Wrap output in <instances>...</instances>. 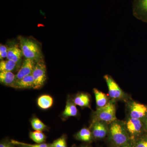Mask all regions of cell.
I'll return each instance as SVG.
<instances>
[{
  "instance_id": "cell-1",
  "label": "cell",
  "mask_w": 147,
  "mask_h": 147,
  "mask_svg": "<svg viewBox=\"0 0 147 147\" xmlns=\"http://www.w3.org/2000/svg\"><path fill=\"white\" fill-rule=\"evenodd\" d=\"M108 135L115 147L121 146L131 142L123 121L117 119L108 125Z\"/></svg>"
},
{
  "instance_id": "cell-2",
  "label": "cell",
  "mask_w": 147,
  "mask_h": 147,
  "mask_svg": "<svg viewBox=\"0 0 147 147\" xmlns=\"http://www.w3.org/2000/svg\"><path fill=\"white\" fill-rule=\"evenodd\" d=\"M19 40L22 54L25 58L32 60L36 63L43 59L40 47L36 42L22 36H20Z\"/></svg>"
},
{
  "instance_id": "cell-3",
  "label": "cell",
  "mask_w": 147,
  "mask_h": 147,
  "mask_svg": "<svg viewBox=\"0 0 147 147\" xmlns=\"http://www.w3.org/2000/svg\"><path fill=\"white\" fill-rule=\"evenodd\" d=\"M115 100L110 99L107 105L97 108L94 113L93 120L102 121L108 125L117 119L116 116Z\"/></svg>"
},
{
  "instance_id": "cell-4",
  "label": "cell",
  "mask_w": 147,
  "mask_h": 147,
  "mask_svg": "<svg viewBox=\"0 0 147 147\" xmlns=\"http://www.w3.org/2000/svg\"><path fill=\"white\" fill-rule=\"evenodd\" d=\"M123 121L131 142L146 134L144 123L142 120L132 118L127 116L126 119Z\"/></svg>"
},
{
  "instance_id": "cell-5",
  "label": "cell",
  "mask_w": 147,
  "mask_h": 147,
  "mask_svg": "<svg viewBox=\"0 0 147 147\" xmlns=\"http://www.w3.org/2000/svg\"><path fill=\"white\" fill-rule=\"evenodd\" d=\"M127 111L129 117L143 120L147 116V105L134 100H129L127 103Z\"/></svg>"
},
{
  "instance_id": "cell-6",
  "label": "cell",
  "mask_w": 147,
  "mask_h": 147,
  "mask_svg": "<svg viewBox=\"0 0 147 147\" xmlns=\"http://www.w3.org/2000/svg\"><path fill=\"white\" fill-rule=\"evenodd\" d=\"M32 75L34 80V89H38L41 88L47 79L46 65L43 59L36 63Z\"/></svg>"
},
{
  "instance_id": "cell-7",
  "label": "cell",
  "mask_w": 147,
  "mask_h": 147,
  "mask_svg": "<svg viewBox=\"0 0 147 147\" xmlns=\"http://www.w3.org/2000/svg\"><path fill=\"white\" fill-rule=\"evenodd\" d=\"M108 89L109 96L113 100H124L126 98V95L115 81L113 77L108 74L104 76Z\"/></svg>"
},
{
  "instance_id": "cell-8",
  "label": "cell",
  "mask_w": 147,
  "mask_h": 147,
  "mask_svg": "<svg viewBox=\"0 0 147 147\" xmlns=\"http://www.w3.org/2000/svg\"><path fill=\"white\" fill-rule=\"evenodd\" d=\"M90 130L94 139H104L108 134V124L102 121L93 120Z\"/></svg>"
},
{
  "instance_id": "cell-9",
  "label": "cell",
  "mask_w": 147,
  "mask_h": 147,
  "mask_svg": "<svg viewBox=\"0 0 147 147\" xmlns=\"http://www.w3.org/2000/svg\"><path fill=\"white\" fill-rule=\"evenodd\" d=\"M132 8L135 17L147 22V0H134Z\"/></svg>"
},
{
  "instance_id": "cell-10",
  "label": "cell",
  "mask_w": 147,
  "mask_h": 147,
  "mask_svg": "<svg viewBox=\"0 0 147 147\" xmlns=\"http://www.w3.org/2000/svg\"><path fill=\"white\" fill-rule=\"evenodd\" d=\"M36 63L32 60L26 59L23 61L21 68L16 75V82L25 76L32 74Z\"/></svg>"
},
{
  "instance_id": "cell-11",
  "label": "cell",
  "mask_w": 147,
  "mask_h": 147,
  "mask_svg": "<svg viewBox=\"0 0 147 147\" xmlns=\"http://www.w3.org/2000/svg\"><path fill=\"white\" fill-rule=\"evenodd\" d=\"M22 55L21 49H19L17 45H11L7 47V59L13 61L18 65L21 62Z\"/></svg>"
},
{
  "instance_id": "cell-12",
  "label": "cell",
  "mask_w": 147,
  "mask_h": 147,
  "mask_svg": "<svg viewBox=\"0 0 147 147\" xmlns=\"http://www.w3.org/2000/svg\"><path fill=\"white\" fill-rule=\"evenodd\" d=\"M34 80L32 74H30L16 81L13 88L16 89L34 88Z\"/></svg>"
},
{
  "instance_id": "cell-13",
  "label": "cell",
  "mask_w": 147,
  "mask_h": 147,
  "mask_svg": "<svg viewBox=\"0 0 147 147\" xmlns=\"http://www.w3.org/2000/svg\"><path fill=\"white\" fill-rule=\"evenodd\" d=\"M0 82L3 85L13 88L16 82V75L11 71H1Z\"/></svg>"
},
{
  "instance_id": "cell-14",
  "label": "cell",
  "mask_w": 147,
  "mask_h": 147,
  "mask_svg": "<svg viewBox=\"0 0 147 147\" xmlns=\"http://www.w3.org/2000/svg\"><path fill=\"white\" fill-rule=\"evenodd\" d=\"M78 110L73 100L68 99L67 101L65 108L62 113L64 118H67L69 117H75L78 114Z\"/></svg>"
},
{
  "instance_id": "cell-15",
  "label": "cell",
  "mask_w": 147,
  "mask_h": 147,
  "mask_svg": "<svg viewBox=\"0 0 147 147\" xmlns=\"http://www.w3.org/2000/svg\"><path fill=\"white\" fill-rule=\"evenodd\" d=\"M73 101L76 105H78L81 107L91 108L89 96L87 94L80 93L76 95L73 99Z\"/></svg>"
},
{
  "instance_id": "cell-16",
  "label": "cell",
  "mask_w": 147,
  "mask_h": 147,
  "mask_svg": "<svg viewBox=\"0 0 147 147\" xmlns=\"http://www.w3.org/2000/svg\"><path fill=\"white\" fill-rule=\"evenodd\" d=\"M97 108L104 107L110 100L107 95L96 88L93 89Z\"/></svg>"
},
{
  "instance_id": "cell-17",
  "label": "cell",
  "mask_w": 147,
  "mask_h": 147,
  "mask_svg": "<svg viewBox=\"0 0 147 147\" xmlns=\"http://www.w3.org/2000/svg\"><path fill=\"white\" fill-rule=\"evenodd\" d=\"M74 137L77 140L86 142H91L93 138L91 130L86 128L82 129L74 135Z\"/></svg>"
},
{
  "instance_id": "cell-18",
  "label": "cell",
  "mask_w": 147,
  "mask_h": 147,
  "mask_svg": "<svg viewBox=\"0 0 147 147\" xmlns=\"http://www.w3.org/2000/svg\"><path fill=\"white\" fill-rule=\"evenodd\" d=\"M53 99L49 95H42L37 100L38 106L41 109L46 110L50 108L53 105Z\"/></svg>"
},
{
  "instance_id": "cell-19",
  "label": "cell",
  "mask_w": 147,
  "mask_h": 147,
  "mask_svg": "<svg viewBox=\"0 0 147 147\" xmlns=\"http://www.w3.org/2000/svg\"><path fill=\"white\" fill-rule=\"evenodd\" d=\"M30 137L36 144L44 143L46 141V137L45 134L40 131H35L30 132Z\"/></svg>"
},
{
  "instance_id": "cell-20",
  "label": "cell",
  "mask_w": 147,
  "mask_h": 147,
  "mask_svg": "<svg viewBox=\"0 0 147 147\" xmlns=\"http://www.w3.org/2000/svg\"><path fill=\"white\" fill-rule=\"evenodd\" d=\"M17 65L16 63L9 60L1 61L0 62V71H11Z\"/></svg>"
},
{
  "instance_id": "cell-21",
  "label": "cell",
  "mask_w": 147,
  "mask_h": 147,
  "mask_svg": "<svg viewBox=\"0 0 147 147\" xmlns=\"http://www.w3.org/2000/svg\"><path fill=\"white\" fill-rule=\"evenodd\" d=\"M31 123L32 128L36 131H42L47 128V126L45 124L37 117L32 119Z\"/></svg>"
},
{
  "instance_id": "cell-22",
  "label": "cell",
  "mask_w": 147,
  "mask_h": 147,
  "mask_svg": "<svg viewBox=\"0 0 147 147\" xmlns=\"http://www.w3.org/2000/svg\"><path fill=\"white\" fill-rule=\"evenodd\" d=\"M131 143L134 147H147V134L146 133Z\"/></svg>"
},
{
  "instance_id": "cell-23",
  "label": "cell",
  "mask_w": 147,
  "mask_h": 147,
  "mask_svg": "<svg viewBox=\"0 0 147 147\" xmlns=\"http://www.w3.org/2000/svg\"><path fill=\"white\" fill-rule=\"evenodd\" d=\"M11 143L14 145H17L20 147H50V144H46L45 143H42L40 144H30L26 143H23L18 142L14 140H11Z\"/></svg>"
},
{
  "instance_id": "cell-24",
  "label": "cell",
  "mask_w": 147,
  "mask_h": 147,
  "mask_svg": "<svg viewBox=\"0 0 147 147\" xmlns=\"http://www.w3.org/2000/svg\"><path fill=\"white\" fill-rule=\"evenodd\" d=\"M50 147H67L66 142V137L63 135L61 137L55 140L50 144Z\"/></svg>"
},
{
  "instance_id": "cell-25",
  "label": "cell",
  "mask_w": 147,
  "mask_h": 147,
  "mask_svg": "<svg viewBox=\"0 0 147 147\" xmlns=\"http://www.w3.org/2000/svg\"><path fill=\"white\" fill-rule=\"evenodd\" d=\"M7 47L5 45L1 44L0 45V59H3L7 58Z\"/></svg>"
},
{
  "instance_id": "cell-26",
  "label": "cell",
  "mask_w": 147,
  "mask_h": 147,
  "mask_svg": "<svg viewBox=\"0 0 147 147\" xmlns=\"http://www.w3.org/2000/svg\"><path fill=\"white\" fill-rule=\"evenodd\" d=\"M14 145L11 142L8 141H3L0 144V147H14Z\"/></svg>"
},
{
  "instance_id": "cell-27",
  "label": "cell",
  "mask_w": 147,
  "mask_h": 147,
  "mask_svg": "<svg viewBox=\"0 0 147 147\" xmlns=\"http://www.w3.org/2000/svg\"><path fill=\"white\" fill-rule=\"evenodd\" d=\"M143 123H144L145 133L147 134V116L143 120Z\"/></svg>"
},
{
  "instance_id": "cell-28",
  "label": "cell",
  "mask_w": 147,
  "mask_h": 147,
  "mask_svg": "<svg viewBox=\"0 0 147 147\" xmlns=\"http://www.w3.org/2000/svg\"><path fill=\"white\" fill-rule=\"evenodd\" d=\"M118 147H134L132 144H131V142L129 144H127L124 145V146H121Z\"/></svg>"
},
{
  "instance_id": "cell-29",
  "label": "cell",
  "mask_w": 147,
  "mask_h": 147,
  "mask_svg": "<svg viewBox=\"0 0 147 147\" xmlns=\"http://www.w3.org/2000/svg\"><path fill=\"white\" fill-rule=\"evenodd\" d=\"M82 147H90L88 146H84Z\"/></svg>"
},
{
  "instance_id": "cell-30",
  "label": "cell",
  "mask_w": 147,
  "mask_h": 147,
  "mask_svg": "<svg viewBox=\"0 0 147 147\" xmlns=\"http://www.w3.org/2000/svg\"><path fill=\"white\" fill-rule=\"evenodd\" d=\"M71 147H75V145H73V146H72Z\"/></svg>"
}]
</instances>
